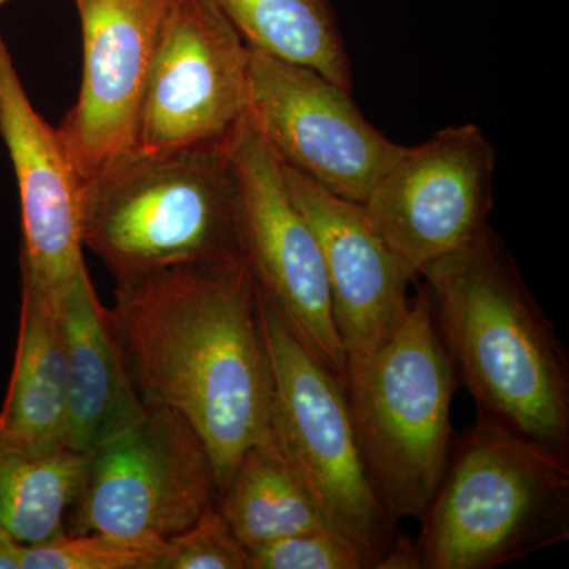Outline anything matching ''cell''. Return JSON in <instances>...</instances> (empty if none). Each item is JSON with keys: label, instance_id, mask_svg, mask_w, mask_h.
Wrapping results in <instances>:
<instances>
[{"label": "cell", "instance_id": "6da1fadb", "mask_svg": "<svg viewBox=\"0 0 569 569\" xmlns=\"http://www.w3.org/2000/svg\"><path fill=\"white\" fill-rule=\"evenodd\" d=\"M112 332L146 407L181 415L208 449L219 496L271 430V361L246 258L116 279Z\"/></svg>", "mask_w": 569, "mask_h": 569}, {"label": "cell", "instance_id": "7a4b0ae2", "mask_svg": "<svg viewBox=\"0 0 569 569\" xmlns=\"http://www.w3.org/2000/svg\"><path fill=\"white\" fill-rule=\"evenodd\" d=\"M419 277L477 422L569 460L567 350L492 228Z\"/></svg>", "mask_w": 569, "mask_h": 569}, {"label": "cell", "instance_id": "3957f363", "mask_svg": "<svg viewBox=\"0 0 569 569\" xmlns=\"http://www.w3.org/2000/svg\"><path fill=\"white\" fill-rule=\"evenodd\" d=\"M82 244L114 279L242 260V193L227 144L134 149L82 182Z\"/></svg>", "mask_w": 569, "mask_h": 569}, {"label": "cell", "instance_id": "277c9868", "mask_svg": "<svg viewBox=\"0 0 569 569\" xmlns=\"http://www.w3.org/2000/svg\"><path fill=\"white\" fill-rule=\"evenodd\" d=\"M458 376L429 288L385 342L347 355L343 387L367 470L392 519H421L452 449Z\"/></svg>", "mask_w": 569, "mask_h": 569}, {"label": "cell", "instance_id": "5b68a950", "mask_svg": "<svg viewBox=\"0 0 569 569\" xmlns=\"http://www.w3.org/2000/svg\"><path fill=\"white\" fill-rule=\"evenodd\" d=\"M425 569H492L569 538V460L475 425L419 519Z\"/></svg>", "mask_w": 569, "mask_h": 569}, {"label": "cell", "instance_id": "8992f818", "mask_svg": "<svg viewBox=\"0 0 569 569\" xmlns=\"http://www.w3.org/2000/svg\"><path fill=\"white\" fill-rule=\"evenodd\" d=\"M258 302L274 383L272 436L332 529L377 569L395 539V519L367 470L343 380L306 346L260 287Z\"/></svg>", "mask_w": 569, "mask_h": 569}, {"label": "cell", "instance_id": "52a82bcc", "mask_svg": "<svg viewBox=\"0 0 569 569\" xmlns=\"http://www.w3.org/2000/svg\"><path fill=\"white\" fill-rule=\"evenodd\" d=\"M219 500L203 441L173 410L140 419L86 455L70 533L167 542Z\"/></svg>", "mask_w": 569, "mask_h": 569}, {"label": "cell", "instance_id": "ba28073f", "mask_svg": "<svg viewBox=\"0 0 569 569\" xmlns=\"http://www.w3.org/2000/svg\"><path fill=\"white\" fill-rule=\"evenodd\" d=\"M497 152L477 123L402 146L362 208L408 274L470 244L489 227Z\"/></svg>", "mask_w": 569, "mask_h": 569}, {"label": "cell", "instance_id": "9c48e42d", "mask_svg": "<svg viewBox=\"0 0 569 569\" xmlns=\"http://www.w3.org/2000/svg\"><path fill=\"white\" fill-rule=\"evenodd\" d=\"M247 118L284 167L359 204L403 146L367 121L348 89L253 48Z\"/></svg>", "mask_w": 569, "mask_h": 569}, {"label": "cell", "instance_id": "30bf717a", "mask_svg": "<svg viewBox=\"0 0 569 569\" xmlns=\"http://www.w3.org/2000/svg\"><path fill=\"white\" fill-rule=\"evenodd\" d=\"M249 47L211 0H171L157 41L137 151L227 144L247 116Z\"/></svg>", "mask_w": 569, "mask_h": 569}, {"label": "cell", "instance_id": "8fae6325", "mask_svg": "<svg viewBox=\"0 0 569 569\" xmlns=\"http://www.w3.org/2000/svg\"><path fill=\"white\" fill-rule=\"evenodd\" d=\"M227 149L241 183L246 260L258 287L343 380L347 353L332 318L323 254L291 197L282 162L247 116L228 138Z\"/></svg>", "mask_w": 569, "mask_h": 569}, {"label": "cell", "instance_id": "7c38bea8", "mask_svg": "<svg viewBox=\"0 0 569 569\" xmlns=\"http://www.w3.org/2000/svg\"><path fill=\"white\" fill-rule=\"evenodd\" d=\"M171 0H74L82 32L77 102L58 127L82 182L137 149L138 121Z\"/></svg>", "mask_w": 569, "mask_h": 569}, {"label": "cell", "instance_id": "4fadbf2b", "mask_svg": "<svg viewBox=\"0 0 569 569\" xmlns=\"http://www.w3.org/2000/svg\"><path fill=\"white\" fill-rule=\"evenodd\" d=\"M0 137L20 194L22 284L61 301L88 271L82 258V179L58 130L33 108L2 33Z\"/></svg>", "mask_w": 569, "mask_h": 569}, {"label": "cell", "instance_id": "5bb4252c", "mask_svg": "<svg viewBox=\"0 0 569 569\" xmlns=\"http://www.w3.org/2000/svg\"><path fill=\"white\" fill-rule=\"evenodd\" d=\"M283 173L320 244L343 350H373L406 318L411 305L407 287L413 277L377 233L362 204L336 197L284 164Z\"/></svg>", "mask_w": 569, "mask_h": 569}, {"label": "cell", "instance_id": "9a60e30c", "mask_svg": "<svg viewBox=\"0 0 569 569\" xmlns=\"http://www.w3.org/2000/svg\"><path fill=\"white\" fill-rule=\"evenodd\" d=\"M67 370V448L89 455L146 411L89 272L59 301Z\"/></svg>", "mask_w": 569, "mask_h": 569}, {"label": "cell", "instance_id": "2e32d148", "mask_svg": "<svg viewBox=\"0 0 569 569\" xmlns=\"http://www.w3.org/2000/svg\"><path fill=\"white\" fill-rule=\"evenodd\" d=\"M0 448L29 455L67 448V370L59 301L24 284L17 353L0 410Z\"/></svg>", "mask_w": 569, "mask_h": 569}, {"label": "cell", "instance_id": "e0dca14e", "mask_svg": "<svg viewBox=\"0 0 569 569\" xmlns=\"http://www.w3.org/2000/svg\"><path fill=\"white\" fill-rule=\"evenodd\" d=\"M217 508L246 549L305 531L335 530L271 430L247 449Z\"/></svg>", "mask_w": 569, "mask_h": 569}, {"label": "cell", "instance_id": "ac0fdd59", "mask_svg": "<svg viewBox=\"0 0 569 569\" xmlns=\"http://www.w3.org/2000/svg\"><path fill=\"white\" fill-rule=\"evenodd\" d=\"M244 43L318 71L353 91V71L331 0H211Z\"/></svg>", "mask_w": 569, "mask_h": 569}, {"label": "cell", "instance_id": "d6986e66", "mask_svg": "<svg viewBox=\"0 0 569 569\" xmlns=\"http://www.w3.org/2000/svg\"><path fill=\"white\" fill-rule=\"evenodd\" d=\"M84 470L86 455L70 448L48 455L0 448V530L24 546L66 533Z\"/></svg>", "mask_w": 569, "mask_h": 569}, {"label": "cell", "instance_id": "ffe728a7", "mask_svg": "<svg viewBox=\"0 0 569 569\" xmlns=\"http://www.w3.org/2000/svg\"><path fill=\"white\" fill-rule=\"evenodd\" d=\"M164 542L96 533H66L24 546L21 569H156Z\"/></svg>", "mask_w": 569, "mask_h": 569}, {"label": "cell", "instance_id": "44dd1931", "mask_svg": "<svg viewBox=\"0 0 569 569\" xmlns=\"http://www.w3.org/2000/svg\"><path fill=\"white\" fill-rule=\"evenodd\" d=\"M156 569H249V553L216 505L164 542Z\"/></svg>", "mask_w": 569, "mask_h": 569}, {"label": "cell", "instance_id": "7402d4cb", "mask_svg": "<svg viewBox=\"0 0 569 569\" xmlns=\"http://www.w3.org/2000/svg\"><path fill=\"white\" fill-rule=\"evenodd\" d=\"M249 569H369L361 552L336 530L305 531L247 549Z\"/></svg>", "mask_w": 569, "mask_h": 569}, {"label": "cell", "instance_id": "603a6c76", "mask_svg": "<svg viewBox=\"0 0 569 569\" xmlns=\"http://www.w3.org/2000/svg\"><path fill=\"white\" fill-rule=\"evenodd\" d=\"M377 569H422L421 550L418 542L406 537L392 539L388 552Z\"/></svg>", "mask_w": 569, "mask_h": 569}, {"label": "cell", "instance_id": "cb8c5ba5", "mask_svg": "<svg viewBox=\"0 0 569 569\" xmlns=\"http://www.w3.org/2000/svg\"><path fill=\"white\" fill-rule=\"evenodd\" d=\"M24 545L0 530V569H21Z\"/></svg>", "mask_w": 569, "mask_h": 569}, {"label": "cell", "instance_id": "d4e9b609", "mask_svg": "<svg viewBox=\"0 0 569 569\" xmlns=\"http://www.w3.org/2000/svg\"><path fill=\"white\" fill-rule=\"evenodd\" d=\"M7 2H9V0H0V7H2L3 3H7Z\"/></svg>", "mask_w": 569, "mask_h": 569}]
</instances>
